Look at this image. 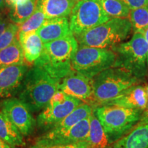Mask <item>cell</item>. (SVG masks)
<instances>
[{
	"label": "cell",
	"mask_w": 148,
	"mask_h": 148,
	"mask_svg": "<svg viewBox=\"0 0 148 148\" xmlns=\"http://www.w3.org/2000/svg\"><path fill=\"white\" fill-rule=\"evenodd\" d=\"M46 20L45 16L39 8L36 7L34 12L23 23L18 25L17 38L39 29Z\"/></svg>",
	"instance_id": "484cf974"
},
{
	"label": "cell",
	"mask_w": 148,
	"mask_h": 148,
	"mask_svg": "<svg viewBox=\"0 0 148 148\" xmlns=\"http://www.w3.org/2000/svg\"><path fill=\"white\" fill-rule=\"evenodd\" d=\"M145 90L146 92V95H147V100H148V84L145 87Z\"/></svg>",
	"instance_id": "d590c367"
},
{
	"label": "cell",
	"mask_w": 148,
	"mask_h": 148,
	"mask_svg": "<svg viewBox=\"0 0 148 148\" xmlns=\"http://www.w3.org/2000/svg\"><path fill=\"white\" fill-rule=\"evenodd\" d=\"M86 140L92 148H108L110 145L102 125L93 112L90 116L89 131Z\"/></svg>",
	"instance_id": "44dd1931"
},
{
	"label": "cell",
	"mask_w": 148,
	"mask_h": 148,
	"mask_svg": "<svg viewBox=\"0 0 148 148\" xmlns=\"http://www.w3.org/2000/svg\"><path fill=\"white\" fill-rule=\"evenodd\" d=\"M74 1H75L76 2H77V1H82V0H74Z\"/></svg>",
	"instance_id": "74e56055"
},
{
	"label": "cell",
	"mask_w": 148,
	"mask_h": 148,
	"mask_svg": "<svg viewBox=\"0 0 148 148\" xmlns=\"http://www.w3.org/2000/svg\"><path fill=\"white\" fill-rule=\"evenodd\" d=\"M59 90L66 95L93 105L92 78L73 70L60 80Z\"/></svg>",
	"instance_id": "7c38bea8"
},
{
	"label": "cell",
	"mask_w": 148,
	"mask_h": 148,
	"mask_svg": "<svg viewBox=\"0 0 148 148\" xmlns=\"http://www.w3.org/2000/svg\"><path fill=\"white\" fill-rule=\"evenodd\" d=\"M1 12H0V15H1Z\"/></svg>",
	"instance_id": "f35d334b"
},
{
	"label": "cell",
	"mask_w": 148,
	"mask_h": 148,
	"mask_svg": "<svg viewBox=\"0 0 148 148\" xmlns=\"http://www.w3.org/2000/svg\"><path fill=\"white\" fill-rule=\"evenodd\" d=\"M147 69H148V53H147Z\"/></svg>",
	"instance_id": "8d00e7d4"
},
{
	"label": "cell",
	"mask_w": 148,
	"mask_h": 148,
	"mask_svg": "<svg viewBox=\"0 0 148 148\" xmlns=\"http://www.w3.org/2000/svg\"><path fill=\"white\" fill-rule=\"evenodd\" d=\"M101 8L110 18H127L130 9L121 0H99Z\"/></svg>",
	"instance_id": "d4e9b609"
},
{
	"label": "cell",
	"mask_w": 148,
	"mask_h": 148,
	"mask_svg": "<svg viewBox=\"0 0 148 148\" xmlns=\"http://www.w3.org/2000/svg\"><path fill=\"white\" fill-rule=\"evenodd\" d=\"M0 148H18V147L10 145V144L6 143L1 138H0Z\"/></svg>",
	"instance_id": "4dcf8cb0"
},
{
	"label": "cell",
	"mask_w": 148,
	"mask_h": 148,
	"mask_svg": "<svg viewBox=\"0 0 148 148\" xmlns=\"http://www.w3.org/2000/svg\"><path fill=\"white\" fill-rule=\"evenodd\" d=\"M0 138L16 147L25 145L24 136L10 120L0 110Z\"/></svg>",
	"instance_id": "ffe728a7"
},
{
	"label": "cell",
	"mask_w": 148,
	"mask_h": 148,
	"mask_svg": "<svg viewBox=\"0 0 148 148\" xmlns=\"http://www.w3.org/2000/svg\"><path fill=\"white\" fill-rule=\"evenodd\" d=\"M43 43L69 36L72 32L68 17L46 19L36 31Z\"/></svg>",
	"instance_id": "9a60e30c"
},
{
	"label": "cell",
	"mask_w": 148,
	"mask_h": 148,
	"mask_svg": "<svg viewBox=\"0 0 148 148\" xmlns=\"http://www.w3.org/2000/svg\"><path fill=\"white\" fill-rule=\"evenodd\" d=\"M25 64L23 49L16 38L11 45L0 50V67Z\"/></svg>",
	"instance_id": "7402d4cb"
},
{
	"label": "cell",
	"mask_w": 148,
	"mask_h": 148,
	"mask_svg": "<svg viewBox=\"0 0 148 148\" xmlns=\"http://www.w3.org/2000/svg\"><path fill=\"white\" fill-rule=\"evenodd\" d=\"M36 2L37 0H26L10 6L8 13L10 21L18 25H21L34 12Z\"/></svg>",
	"instance_id": "603a6c76"
},
{
	"label": "cell",
	"mask_w": 148,
	"mask_h": 148,
	"mask_svg": "<svg viewBox=\"0 0 148 148\" xmlns=\"http://www.w3.org/2000/svg\"><path fill=\"white\" fill-rule=\"evenodd\" d=\"M82 103L84 102L66 95L60 90H58L47 106L37 115L36 127L43 130H48Z\"/></svg>",
	"instance_id": "9c48e42d"
},
{
	"label": "cell",
	"mask_w": 148,
	"mask_h": 148,
	"mask_svg": "<svg viewBox=\"0 0 148 148\" xmlns=\"http://www.w3.org/2000/svg\"><path fill=\"white\" fill-rule=\"evenodd\" d=\"M60 82L43 69L33 65L25 74L16 95L32 113H37L47 106L59 90Z\"/></svg>",
	"instance_id": "6da1fadb"
},
{
	"label": "cell",
	"mask_w": 148,
	"mask_h": 148,
	"mask_svg": "<svg viewBox=\"0 0 148 148\" xmlns=\"http://www.w3.org/2000/svg\"><path fill=\"white\" fill-rule=\"evenodd\" d=\"M4 1H5V7H6V8H10V1H11V0H4Z\"/></svg>",
	"instance_id": "e575fe53"
},
{
	"label": "cell",
	"mask_w": 148,
	"mask_h": 148,
	"mask_svg": "<svg viewBox=\"0 0 148 148\" xmlns=\"http://www.w3.org/2000/svg\"><path fill=\"white\" fill-rule=\"evenodd\" d=\"M127 18L134 33H142L148 27V5L130 10Z\"/></svg>",
	"instance_id": "cb8c5ba5"
},
{
	"label": "cell",
	"mask_w": 148,
	"mask_h": 148,
	"mask_svg": "<svg viewBox=\"0 0 148 148\" xmlns=\"http://www.w3.org/2000/svg\"><path fill=\"white\" fill-rule=\"evenodd\" d=\"M132 31L127 18H110L75 37L79 45L111 49L126 39Z\"/></svg>",
	"instance_id": "277c9868"
},
{
	"label": "cell",
	"mask_w": 148,
	"mask_h": 148,
	"mask_svg": "<svg viewBox=\"0 0 148 148\" xmlns=\"http://www.w3.org/2000/svg\"><path fill=\"white\" fill-rule=\"evenodd\" d=\"M9 20L10 19L8 16H5V14L1 12V15H0V35L3 32V30L8 25V23H10Z\"/></svg>",
	"instance_id": "f546056e"
},
{
	"label": "cell",
	"mask_w": 148,
	"mask_h": 148,
	"mask_svg": "<svg viewBox=\"0 0 148 148\" xmlns=\"http://www.w3.org/2000/svg\"><path fill=\"white\" fill-rule=\"evenodd\" d=\"M77 2L74 0H37L36 7L45 14L46 19L68 17Z\"/></svg>",
	"instance_id": "e0dca14e"
},
{
	"label": "cell",
	"mask_w": 148,
	"mask_h": 148,
	"mask_svg": "<svg viewBox=\"0 0 148 148\" xmlns=\"http://www.w3.org/2000/svg\"><path fill=\"white\" fill-rule=\"evenodd\" d=\"M108 148H148V122L139 121Z\"/></svg>",
	"instance_id": "2e32d148"
},
{
	"label": "cell",
	"mask_w": 148,
	"mask_h": 148,
	"mask_svg": "<svg viewBox=\"0 0 148 148\" xmlns=\"http://www.w3.org/2000/svg\"><path fill=\"white\" fill-rule=\"evenodd\" d=\"M116 54L111 49L79 45L71 61L75 71L93 78L97 74L114 66Z\"/></svg>",
	"instance_id": "52a82bcc"
},
{
	"label": "cell",
	"mask_w": 148,
	"mask_h": 148,
	"mask_svg": "<svg viewBox=\"0 0 148 148\" xmlns=\"http://www.w3.org/2000/svg\"><path fill=\"white\" fill-rule=\"evenodd\" d=\"M143 34L144 37H145V40H147V42H148V27L145 29V31H144L143 33Z\"/></svg>",
	"instance_id": "836d02e7"
},
{
	"label": "cell",
	"mask_w": 148,
	"mask_h": 148,
	"mask_svg": "<svg viewBox=\"0 0 148 148\" xmlns=\"http://www.w3.org/2000/svg\"><path fill=\"white\" fill-rule=\"evenodd\" d=\"M69 25L74 36L86 32L110 19L99 0L77 1L69 15Z\"/></svg>",
	"instance_id": "ba28073f"
},
{
	"label": "cell",
	"mask_w": 148,
	"mask_h": 148,
	"mask_svg": "<svg viewBox=\"0 0 148 148\" xmlns=\"http://www.w3.org/2000/svg\"><path fill=\"white\" fill-rule=\"evenodd\" d=\"M5 8L4 0H0V10H3Z\"/></svg>",
	"instance_id": "d6a6232c"
},
{
	"label": "cell",
	"mask_w": 148,
	"mask_h": 148,
	"mask_svg": "<svg viewBox=\"0 0 148 148\" xmlns=\"http://www.w3.org/2000/svg\"><path fill=\"white\" fill-rule=\"evenodd\" d=\"M27 148H92L87 140H82L78 143L70 144V145H52V146H40L36 145L34 144L29 145Z\"/></svg>",
	"instance_id": "83f0119b"
},
{
	"label": "cell",
	"mask_w": 148,
	"mask_h": 148,
	"mask_svg": "<svg viewBox=\"0 0 148 148\" xmlns=\"http://www.w3.org/2000/svg\"><path fill=\"white\" fill-rule=\"evenodd\" d=\"M89 125L90 116H88L64 132L51 134L46 132L35 138L33 144L40 146H52L78 143L86 139L89 131Z\"/></svg>",
	"instance_id": "8fae6325"
},
{
	"label": "cell",
	"mask_w": 148,
	"mask_h": 148,
	"mask_svg": "<svg viewBox=\"0 0 148 148\" xmlns=\"http://www.w3.org/2000/svg\"><path fill=\"white\" fill-rule=\"evenodd\" d=\"M130 10L148 5V0H121Z\"/></svg>",
	"instance_id": "f1b7e54d"
},
{
	"label": "cell",
	"mask_w": 148,
	"mask_h": 148,
	"mask_svg": "<svg viewBox=\"0 0 148 148\" xmlns=\"http://www.w3.org/2000/svg\"><path fill=\"white\" fill-rule=\"evenodd\" d=\"M92 113V106L88 103H82L76 108L74 109L71 113L53 125L46 132L51 134H60L66 132L80 121L90 116Z\"/></svg>",
	"instance_id": "ac0fdd59"
},
{
	"label": "cell",
	"mask_w": 148,
	"mask_h": 148,
	"mask_svg": "<svg viewBox=\"0 0 148 148\" xmlns=\"http://www.w3.org/2000/svg\"><path fill=\"white\" fill-rule=\"evenodd\" d=\"M17 38L23 49L25 64L32 66L35 61L40 56L43 49L44 44L41 38L36 31L27 33Z\"/></svg>",
	"instance_id": "d6986e66"
},
{
	"label": "cell",
	"mask_w": 148,
	"mask_h": 148,
	"mask_svg": "<svg viewBox=\"0 0 148 148\" xmlns=\"http://www.w3.org/2000/svg\"><path fill=\"white\" fill-rule=\"evenodd\" d=\"M29 69L26 64L0 67V98L14 97Z\"/></svg>",
	"instance_id": "4fadbf2b"
},
{
	"label": "cell",
	"mask_w": 148,
	"mask_h": 148,
	"mask_svg": "<svg viewBox=\"0 0 148 148\" xmlns=\"http://www.w3.org/2000/svg\"><path fill=\"white\" fill-rule=\"evenodd\" d=\"M116 54L114 66L123 68L138 79L147 75L148 42L142 33H134L128 41L111 48Z\"/></svg>",
	"instance_id": "8992f818"
},
{
	"label": "cell",
	"mask_w": 148,
	"mask_h": 148,
	"mask_svg": "<svg viewBox=\"0 0 148 148\" xmlns=\"http://www.w3.org/2000/svg\"><path fill=\"white\" fill-rule=\"evenodd\" d=\"M92 112L102 125L110 145L129 132L143 114V110L114 105L98 106Z\"/></svg>",
	"instance_id": "3957f363"
},
{
	"label": "cell",
	"mask_w": 148,
	"mask_h": 148,
	"mask_svg": "<svg viewBox=\"0 0 148 148\" xmlns=\"http://www.w3.org/2000/svg\"><path fill=\"white\" fill-rule=\"evenodd\" d=\"M0 110L17 127L23 136H29L34 133L36 127V119L26 105L18 97L2 99L0 101Z\"/></svg>",
	"instance_id": "30bf717a"
},
{
	"label": "cell",
	"mask_w": 148,
	"mask_h": 148,
	"mask_svg": "<svg viewBox=\"0 0 148 148\" xmlns=\"http://www.w3.org/2000/svg\"><path fill=\"white\" fill-rule=\"evenodd\" d=\"M140 121L148 122V110H146L145 112H143V114H142V116H141V118H140Z\"/></svg>",
	"instance_id": "1f68e13d"
},
{
	"label": "cell",
	"mask_w": 148,
	"mask_h": 148,
	"mask_svg": "<svg viewBox=\"0 0 148 148\" xmlns=\"http://www.w3.org/2000/svg\"><path fill=\"white\" fill-rule=\"evenodd\" d=\"M18 25L13 23H9L3 32L0 35V50L7 47L17 38Z\"/></svg>",
	"instance_id": "4316f807"
},
{
	"label": "cell",
	"mask_w": 148,
	"mask_h": 148,
	"mask_svg": "<svg viewBox=\"0 0 148 148\" xmlns=\"http://www.w3.org/2000/svg\"><path fill=\"white\" fill-rule=\"evenodd\" d=\"M138 82L137 77L121 67L112 66L101 71L92 78L93 105L103 104Z\"/></svg>",
	"instance_id": "5b68a950"
},
{
	"label": "cell",
	"mask_w": 148,
	"mask_h": 148,
	"mask_svg": "<svg viewBox=\"0 0 148 148\" xmlns=\"http://www.w3.org/2000/svg\"><path fill=\"white\" fill-rule=\"evenodd\" d=\"M147 103L145 88L136 84L128 88L120 95L102 105H114L126 108L143 110L147 107Z\"/></svg>",
	"instance_id": "5bb4252c"
},
{
	"label": "cell",
	"mask_w": 148,
	"mask_h": 148,
	"mask_svg": "<svg viewBox=\"0 0 148 148\" xmlns=\"http://www.w3.org/2000/svg\"><path fill=\"white\" fill-rule=\"evenodd\" d=\"M79 45L73 34L44 43L40 56L33 65L39 66L61 80L73 71L71 61Z\"/></svg>",
	"instance_id": "7a4b0ae2"
}]
</instances>
